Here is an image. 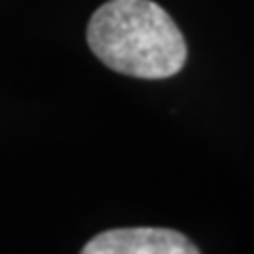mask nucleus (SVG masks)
I'll return each mask as SVG.
<instances>
[{"instance_id":"f03ea898","label":"nucleus","mask_w":254,"mask_h":254,"mask_svg":"<svg viewBox=\"0 0 254 254\" xmlns=\"http://www.w3.org/2000/svg\"><path fill=\"white\" fill-rule=\"evenodd\" d=\"M199 248L174 229H110L83 246V254H197Z\"/></svg>"},{"instance_id":"f257e3e1","label":"nucleus","mask_w":254,"mask_h":254,"mask_svg":"<svg viewBox=\"0 0 254 254\" xmlns=\"http://www.w3.org/2000/svg\"><path fill=\"white\" fill-rule=\"evenodd\" d=\"M89 49L104 66L136 78H168L187 62V41L153 0H108L87 26Z\"/></svg>"}]
</instances>
